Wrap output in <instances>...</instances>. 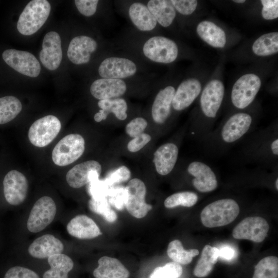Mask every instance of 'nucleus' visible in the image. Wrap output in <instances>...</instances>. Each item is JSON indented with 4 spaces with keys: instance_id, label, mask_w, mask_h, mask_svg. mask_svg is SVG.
Wrapping results in <instances>:
<instances>
[{
    "instance_id": "f257e3e1",
    "label": "nucleus",
    "mask_w": 278,
    "mask_h": 278,
    "mask_svg": "<svg viewBox=\"0 0 278 278\" xmlns=\"http://www.w3.org/2000/svg\"><path fill=\"white\" fill-rule=\"evenodd\" d=\"M240 160L246 164L272 170L278 168V126L277 123L254 131L245 138Z\"/></svg>"
},
{
    "instance_id": "f03ea898",
    "label": "nucleus",
    "mask_w": 278,
    "mask_h": 278,
    "mask_svg": "<svg viewBox=\"0 0 278 278\" xmlns=\"http://www.w3.org/2000/svg\"><path fill=\"white\" fill-rule=\"evenodd\" d=\"M256 122L253 116L247 112L231 115L214 129L202 142L205 152L213 155L222 154L255 131Z\"/></svg>"
},
{
    "instance_id": "7ed1b4c3",
    "label": "nucleus",
    "mask_w": 278,
    "mask_h": 278,
    "mask_svg": "<svg viewBox=\"0 0 278 278\" xmlns=\"http://www.w3.org/2000/svg\"><path fill=\"white\" fill-rule=\"evenodd\" d=\"M224 94V85L218 80L210 81L203 90L200 98L201 116L193 123L190 130L197 141L202 142L214 129Z\"/></svg>"
},
{
    "instance_id": "20e7f679",
    "label": "nucleus",
    "mask_w": 278,
    "mask_h": 278,
    "mask_svg": "<svg viewBox=\"0 0 278 278\" xmlns=\"http://www.w3.org/2000/svg\"><path fill=\"white\" fill-rule=\"evenodd\" d=\"M239 213L236 200L226 198L214 201L205 206L200 214L202 223L212 228L228 225L233 222Z\"/></svg>"
},
{
    "instance_id": "39448f33",
    "label": "nucleus",
    "mask_w": 278,
    "mask_h": 278,
    "mask_svg": "<svg viewBox=\"0 0 278 278\" xmlns=\"http://www.w3.org/2000/svg\"><path fill=\"white\" fill-rule=\"evenodd\" d=\"M50 10L51 6L47 1H31L19 16L17 23L18 30L24 36L34 34L46 21Z\"/></svg>"
},
{
    "instance_id": "423d86ee",
    "label": "nucleus",
    "mask_w": 278,
    "mask_h": 278,
    "mask_svg": "<svg viewBox=\"0 0 278 278\" xmlns=\"http://www.w3.org/2000/svg\"><path fill=\"white\" fill-rule=\"evenodd\" d=\"M85 141L79 134H70L62 138L55 146L52 152L54 163L60 166L71 164L83 153Z\"/></svg>"
},
{
    "instance_id": "0eeeda50",
    "label": "nucleus",
    "mask_w": 278,
    "mask_h": 278,
    "mask_svg": "<svg viewBox=\"0 0 278 278\" xmlns=\"http://www.w3.org/2000/svg\"><path fill=\"white\" fill-rule=\"evenodd\" d=\"M261 86V81L257 75L247 74L240 77L233 86L231 100L237 109L248 107L254 101Z\"/></svg>"
},
{
    "instance_id": "6e6552de",
    "label": "nucleus",
    "mask_w": 278,
    "mask_h": 278,
    "mask_svg": "<svg viewBox=\"0 0 278 278\" xmlns=\"http://www.w3.org/2000/svg\"><path fill=\"white\" fill-rule=\"evenodd\" d=\"M143 54L152 61L169 63L174 61L178 55L176 43L162 36H154L146 41L143 47Z\"/></svg>"
},
{
    "instance_id": "1a4fd4ad",
    "label": "nucleus",
    "mask_w": 278,
    "mask_h": 278,
    "mask_svg": "<svg viewBox=\"0 0 278 278\" xmlns=\"http://www.w3.org/2000/svg\"><path fill=\"white\" fill-rule=\"evenodd\" d=\"M61 128V122L57 117L51 115L45 116L31 125L28 133L29 140L36 147H45L55 138Z\"/></svg>"
},
{
    "instance_id": "9d476101",
    "label": "nucleus",
    "mask_w": 278,
    "mask_h": 278,
    "mask_svg": "<svg viewBox=\"0 0 278 278\" xmlns=\"http://www.w3.org/2000/svg\"><path fill=\"white\" fill-rule=\"evenodd\" d=\"M186 172L191 177L193 187L200 193L215 190L218 186L217 176L213 168L200 160H194L188 163Z\"/></svg>"
},
{
    "instance_id": "9b49d317",
    "label": "nucleus",
    "mask_w": 278,
    "mask_h": 278,
    "mask_svg": "<svg viewBox=\"0 0 278 278\" xmlns=\"http://www.w3.org/2000/svg\"><path fill=\"white\" fill-rule=\"evenodd\" d=\"M57 208L53 199L48 196L39 199L33 205L27 222L28 230L37 233L49 225L55 218Z\"/></svg>"
},
{
    "instance_id": "f8f14e48",
    "label": "nucleus",
    "mask_w": 278,
    "mask_h": 278,
    "mask_svg": "<svg viewBox=\"0 0 278 278\" xmlns=\"http://www.w3.org/2000/svg\"><path fill=\"white\" fill-rule=\"evenodd\" d=\"M125 188L127 210L136 218L144 217L152 208L151 205L145 202L146 187L144 183L139 179H132Z\"/></svg>"
},
{
    "instance_id": "ddd939ff",
    "label": "nucleus",
    "mask_w": 278,
    "mask_h": 278,
    "mask_svg": "<svg viewBox=\"0 0 278 278\" xmlns=\"http://www.w3.org/2000/svg\"><path fill=\"white\" fill-rule=\"evenodd\" d=\"M2 58L9 66L23 75L34 78L40 74L39 62L29 52L9 49L3 53Z\"/></svg>"
},
{
    "instance_id": "4468645a",
    "label": "nucleus",
    "mask_w": 278,
    "mask_h": 278,
    "mask_svg": "<svg viewBox=\"0 0 278 278\" xmlns=\"http://www.w3.org/2000/svg\"><path fill=\"white\" fill-rule=\"evenodd\" d=\"M269 225L261 217H248L241 220L233 229V237L237 239H247L261 242L267 237Z\"/></svg>"
},
{
    "instance_id": "2eb2a0df",
    "label": "nucleus",
    "mask_w": 278,
    "mask_h": 278,
    "mask_svg": "<svg viewBox=\"0 0 278 278\" xmlns=\"http://www.w3.org/2000/svg\"><path fill=\"white\" fill-rule=\"evenodd\" d=\"M4 194L6 201L11 205H18L25 200L28 192V181L21 172L12 170L5 176Z\"/></svg>"
},
{
    "instance_id": "dca6fc26",
    "label": "nucleus",
    "mask_w": 278,
    "mask_h": 278,
    "mask_svg": "<svg viewBox=\"0 0 278 278\" xmlns=\"http://www.w3.org/2000/svg\"><path fill=\"white\" fill-rule=\"evenodd\" d=\"M137 71L136 64L131 60L111 57L103 60L98 67L99 75L102 78L121 79L134 75Z\"/></svg>"
},
{
    "instance_id": "f3484780",
    "label": "nucleus",
    "mask_w": 278,
    "mask_h": 278,
    "mask_svg": "<svg viewBox=\"0 0 278 278\" xmlns=\"http://www.w3.org/2000/svg\"><path fill=\"white\" fill-rule=\"evenodd\" d=\"M40 60L47 69L54 71L58 68L62 59L60 35L56 31L47 33L43 40Z\"/></svg>"
},
{
    "instance_id": "a211bd4d",
    "label": "nucleus",
    "mask_w": 278,
    "mask_h": 278,
    "mask_svg": "<svg viewBox=\"0 0 278 278\" xmlns=\"http://www.w3.org/2000/svg\"><path fill=\"white\" fill-rule=\"evenodd\" d=\"M101 172V166L94 160L87 161L77 164L71 168L66 176L68 184L72 188H79L91 180L99 178Z\"/></svg>"
},
{
    "instance_id": "6ab92c4d",
    "label": "nucleus",
    "mask_w": 278,
    "mask_h": 278,
    "mask_svg": "<svg viewBox=\"0 0 278 278\" xmlns=\"http://www.w3.org/2000/svg\"><path fill=\"white\" fill-rule=\"evenodd\" d=\"M97 43L87 36H79L70 42L67 49V57L74 64L80 65L88 63L91 54L97 49Z\"/></svg>"
},
{
    "instance_id": "aec40b11",
    "label": "nucleus",
    "mask_w": 278,
    "mask_h": 278,
    "mask_svg": "<svg viewBox=\"0 0 278 278\" xmlns=\"http://www.w3.org/2000/svg\"><path fill=\"white\" fill-rule=\"evenodd\" d=\"M126 90V83L122 79L102 78L95 80L90 86L91 94L99 100L118 98Z\"/></svg>"
},
{
    "instance_id": "412c9836",
    "label": "nucleus",
    "mask_w": 278,
    "mask_h": 278,
    "mask_svg": "<svg viewBox=\"0 0 278 278\" xmlns=\"http://www.w3.org/2000/svg\"><path fill=\"white\" fill-rule=\"evenodd\" d=\"M201 91L200 82L195 79H189L179 85L172 101L173 109L182 111L188 107L199 96Z\"/></svg>"
},
{
    "instance_id": "4be33fe9",
    "label": "nucleus",
    "mask_w": 278,
    "mask_h": 278,
    "mask_svg": "<svg viewBox=\"0 0 278 278\" xmlns=\"http://www.w3.org/2000/svg\"><path fill=\"white\" fill-rule=\"evenodd\" d=\"M179 148L172 142L165 143L154 152L153 162L157 172L161 176H166L173 169L177 162Z\"/></svg>"
},
{
    "instance_id": "5701e85b",
    "label": "nucleus",
    "mask_w": 278,
    "mask_h": 278,
    "mask_svg": "<svg viewBox=\"0 0 278 278\" xmlns=\"http://www.w3.org/2000/svg\"><path fill=\"white\" fill-rule=\"evenodd\" d=\"M64 250L62 242L54 235L45 234L36 239L29 246V254L36 258H48L49 256L62 253Z\"/></svg>"
},
{
    "instance_id": "b1692460",
    "label": "nucleus",
    "mask_w": 278,
    "mask_h": 278,
    "mask_svg": "<svg viewBox=\"0 0 278 278\" xmlns=\"http://www.w3.org/2000/svg\"><path fill=\"white\" fill-rule=\"evenodd\" d=\"M175 91L174 87L168 85L157 94L151 108L152 117L155 123L163 124L170 116Z\"/></svg>"
},
{
    "instance_id": "393cba45",
    "label": "nucleus",
    "mask_w": 278,
    "mask_h": 278,
    "mask_svg": "<svg viewBox=\"0 0 278 278\" xmlns=\"http://www.w3.org/2000/svg\"><path fill=\"white\" fill-rule=\"evenodd\" d=\"M66 229L70 235L81 239H92L101 234L94 221L84 215H78L72 219Z\"/></svg>"
},
{
    "instance_id": "a878e982",
    "label": "nucleus",
    "mask_w": 278,
    "mask_h": 278,
    "mask_svg": "<svg viewBox=\"0 0 278 278\" xmlns=\"http://www.w3.org/2000/svg\"><path fill=\"white\" fill-rule=\"evenodd\" d=\"M98 266L94 269L95 278H127L129 271L117 259L103 256L98 261Z\"/></svg>"
},
{
    "instance_id": "bb28decb",
    "label": "nucleus",
    "mask_w": 278,
    "mask_h": 278,
    "mask_svg": "<svg viewBox=\"0 0 278 278\" xmlns=\"http://www.w3.org/2000/svg\"><path fill=\"white\" fill-rule=\"evenodd\" d=\"M129 16L133 25L140 30L149 31L156 26L157 22L147 6L140 2L132 4Z\"/></svg>"
},
{
    "instance_id": "cd10ccee",
    "label": "nucleus",
    "mask_w": 278,
    "mask_h": 278,
    "mask_svg": "<svg viewBox=\"0 0 278 278\" xmlns=\"http://www.w3.org/2000/svg\"><path fill=\"white\" fill-rule=\"evenodd\" d=\"M197 32L203 41L213 47L222 48L226 43L224 31L212 22H200L197 26Z\"/></svg>"
},
{
    "instance_id": "c85d7f7f",
    "label": "nucleus",
    "mask_w": 278,
    "mask_h": 278,
    "mask_svg": "<svg viewBox=\"0 0 278 278\" xmlns=\"http://www.w3.org/2000/svg\"><path fill=\"white\" fill-rule=\"evenodd\" d=\"M147 7L157 22L163 27L170 26L176 17V10L170 1L150 0Z\"/></svg>"
},
{
    "instance_id": "c756f323",
    "label": "nucleus",
    "mask_w": 278,
    "mask_h": 278,
    "mask_svg": "<svg viewBox=\"0 0 278 278\" xmlns=\"http://www.w3.org/2000/svg\"><path fill=\"white\" fill-rule=\"evenodd\" d=\"M47 261L50 268L44 272L43 278H68L74 263L67 255L60 253L49 256Z\"/></svg>"
},
{
    "instance_id": "7c9ffc66",
    "label": "nucleus",
    "mask_w": 278,
    "mask_h": 278,
    "mask_svg": "<svg viewBox=\"0 0 278 278\" xmlns=\"http://www.w3.org/2000/svg\"><path fill=\"white\" fill-rule=\"evenodd\" d=\"M219 257V249L210 245H205L194 269L196 277L203 278L208 276L214 268Z\"/></svg>"
},
{
    "instance_id": "2f4dec72",
    "label": "nucleus",
    "mask_w": 278,
    "mask_h": 278,
    "mask_svg": "<svg viewBox=\"0 0 278 278\" xmlns=\"http://www.w3.org/2000/svg\"><path fill=\"white\" fill-rule=\"evenodd\" d=\"M252 50L255 54L259 56L277 53L278 32H270L261 36L254 42Z\"/></svg>"
},
{
    "instance_id": "473e14b6",
    "label": "nucleus",
    "mask_w": 278,
    "mask_h": 278,
    "mask_svg": "<svg viewBox=\"0 0 278 278\" xmlns=\"http://www.w3.org/2000/svg\"><path fill=\"white\" fill-rule=\"evenodd\" d=\"M167 253L173 262L179 264H188L193 258L199 254L197 249L185 250L182 242L178 239L171 241L168 245Z\"/></svg>"
},
{
    "instance_id": "72a5a7b5",
    "label": "nucleus",
    "mask_w": 278,
    "mask_h": 278,
    "mask_svg": "<svg viewBox=\"0 0 278 278\" xmlns=\"http://www.w3.org/2000/svg\"><path fill=\"white\" fill-rule=\"evenodd\" d=\"M22 105L16 97L12 96L0 98V124L13 119L21 111Z\"/></svg>"
},
{
    "instance_id": "f704fd0d",
    "label": "nucleus",
    "mask_w": 278,
    "mask_h": 278,
    "mask_svg": "<svg viewBox=\"0 0 278 278\" xmlns=\"http://www.w3.org/2000/svg\"><path fill=\"white\" fill-rule=\"evenodd\" d=\"M252 278H278V258L268 256L259 260L255 266Z\"/></svg>"
},
{
    "instance_id": "c9c22d12",
    "label": "nucleus",
    "mask_w": 278,
    "mask_h": 278,
    "mask_svg": "<svg viewBox=\"0 0 278 278\" xmlns=\"http://www.w3.org/2000/svg\"><path fill=\"white\" fill-rule=\"evenodd\" d=\"M98 106L107 116L110 113H113L120 120L126 119L127 117V104L123 98L100 100L98 102Z\"/></svg>"
},
{
    "instance_id": "e433bc0d",
    "label": "nucleus",
    "mask_w": 278,
    "mask_h": 278,
    "mask_svg": "<svg viewBox=\"0 0 278 278\" xmlns=\"http://www.w3.org/2000/svg\"><path fill=\"white\" fill-rule=\"evenodd\" d=\"M198 200V196L196 193L184 191L176 193L168 196L165 200L164 204L165 207L168 208L179 206L189 207L195 205Z\"/></svg>"
},
{
    "instance_id": "4c0bfd02",
    "label": "nucleus",
    "mask_w": 278,
    "mask_h": 278,
    "mask_svg": "<svg viewBox=\"0 0 278 278\" xmlns=\"http://www.w3.org/2000/svg\"><path fill=\"white\" fill-rule=\"evenodd\" d=\"M89 207L91 211L101 215L109 222H113L117 219V215L111 208L107 198H92L89 201Z\"/></svg>"
},
{
    "instance_id": "58836bf2",
    "label": "nucleus",
    "mask_w": 278,
    "mask_h": 278,
    "mask_svg": "<svg viewBox=\"0 0 278 278\" xmlns=\"http://www.w3.org/2000/svg\"><path fill=\"white\" fill-rule=\"evenodd\" d=\"M182 272V267L180 264L171 262L164 266L155 268L150 278H178L181 275Z\"/></svg>"
},
{
    "instance_id": "ea45409f",
    "label": "nucleus",
    "mask_w": 278,
    "mask_h": 278,
    "mask_svg": "<svg viewBox=\"0 0 278 278\" xmlns=\"http://www.w3.org/2000/svg\"><path fill=\"white\" fill-rule=\"evenodd\" d=\"M111 187L105 180H101L99 178H96L88 183L87 188L92 198L98 199L107 198Z\"/></svg>"
},
{
    "instance_id": "a19ab883",
    "label": "nucleus",
    "mask_w": 278,
    "mask_h": 278,
    "mask_svg": "<svg viewBox=\"0 0 278 278\" xmlns=\"http://www.w3.org/2000/svg\"><path fill=\"white\" fill-rule=\"evenodd\" d=\"M126 196L125 187H111L107 198L110 204L118 210H122L125 206Z\"/></svg>"
},
{
    "instance_id": "79ce46f5",
    "label": "nucleus",
    "mask_w": 278,
    "mask_h": 278,
    "mask_svg": "<svg viewBox=\"0 0 278 278\" xmlns=\"http://www.w3.org/2000/svg\"><path fill=\"white\" fill-rule=\"evenodd\" d=\"M131 177L130 170L125 166H121L111 172L105 179L110 186L127 181Z\"/></svg>"
},
{
    "instance_id": "37998d69",
    "label": "nucleus",
    "mask_w": 278,
    "mask_h": 278,
    "mask_svg": "<svg viewBox=\"0 0 278 278\" xmlns=\"http://www.w3.org/2000/svg\"><path fill=\"white\" fill-rule=\"evenodd\" d=\"M147 124V121L144 118H135L126 125V132L130 137L134 138L143 133Z\"/></svg>"
},
{
    "instance_id": "c03bdc74",
    "label": "nucleus",
    "mask_w": 278,
    "mask_h": 278,
    "mask_svg": "<svg viewBox=\"0 0 278 278\" xmlns=\"http://www.w3.org/2000/svg\"><path fill=\"white\" fill-rule=\"evenodd\" d=\"M170 2L175 10L183 15L192 14L198 4L196 0H171Z\"/></svg>"
},
{
    "instance_id": "a18cd8bd",
    "label": "nucleus",
    "mask_w": 278,
    "mask_h": 278,
    "mask_svg": "<svg viewBox=\"0 0 278 278\" xmlns=\"http://www.w3.org/2000/svg\"><path fill=\"white\" fill-rule=\"evenodd\" d=\"M4 278H39L33 271L20 266L10 268L6 273Z\"/></svg>"
},
{
    "instance_id": "49530a36",
    "label": "nucleus",
    "mask_w": 278,
    "mask_h": 278,
    "mask_svg": "<svg viewBox=\"0 0 278 278\" xmlns=\"http://www.w3.org/2000/svg\"><path fill=\"white\" fill-rule=\"evenodd\" d=\"M75 5L82 15L90 16L94 14L96 11L98 0H75Z\"/></svg>"
},
{
    "instance_id": "de8ad7c7",
    "label": "nucleus",
    "mask_w": 278,
    "mask_h": 278,
    "mask_svg": "<svg viewBox=\"0 0 278 278\" xmlns=\"http://www.w3.org/2000/svg\"><path fill=\"white\" fill-rule=\"evenodd\" d=\"M262 16L265 20H273L278 17V1L262 0Z\"/></svg>"
},
{
    "instance_id": "09e8293b",
    "label": "nucleus",
    "mask_w": 278,
    "mask_h": 278,
    "mask_svg": "<svg viewBox=\"0 0 278 278\" xmlns=\"http://www.w3.org/2000/svg\"><path fill=\"white\" fill-rule=\"evenodd\" d=\"M151 140L150 135L143 133L134 137L127 145L128 150L131 152H135L143 148Z\"/></svg>"
},
{
    "instance_id": "8fccbe9b",
    "label": "nucleus",
    "mask_w": 278,
    "mask_h": 278,
    "mask_svg": "<svg viewBox=\"0 0 278 278\" xmlns=\"http://www.w3.org/2000/svg\"><path fill=\"white\" fill-rule=\"evenodd\" d=\"M235 255L234 249L229 246L223 247L219 250V257L225 260H231L234 258Z\"/></svg>"
},
{
    "instance_id": "3c124183",
    "label": "nucleus",
    "mask_w": 278,
    "mask_h": 278,
    "mask_svg": "<svg viewBox=\"0 0 278 278\" xmlns=\"http://www.w3.org/2000/svg\"><path fill=\"white\" fill-rule=\"evenodd\" d=\"M107 116L105 115L102 110H100L99 111L96 113L94 115V118L95 121L100 122L103 120H105Z\"/></svg>"
},
{
    "instance_id": "603ef678",
    "label": "nucleus",
    "mask_w": 278,
    "mask_h": 278,
    "mask_svg": "<svg viewBox=\"0 0 278 278\" xmlns=\"http://www.w3.org/2000/svg\"><path fill=\"white\" fill-rule=\"evenodd\" d=\"M234 2H235V3H243L244 2H245V1L244 0H234L233 1Z\"/></svg>"
}]
</instances>
